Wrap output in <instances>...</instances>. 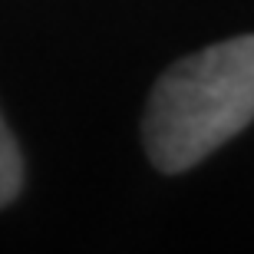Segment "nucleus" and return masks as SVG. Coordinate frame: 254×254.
Masks as SVG:
<instances>
[{
    "label": "nucleus",
    "instance_id": "obj_1",
    "mask_svg": "<svg viewBox=\"0 0 254 254\" xmlns=\"http://www.w3.org/2000/svg\"><path fill=\"white\" fill-rule=\"evenodd\" d=\"M254 119V37H235L165 69L145 109V152L159 172L208 159Z\"/></svg>",
    "mask_w": 254,
    "mask_h": 254
},
{
    "label": "nucleus",
    "instance_id": "obj_2",
    "mask_svg": "<svg viewBox=\"0 0 254 254\" xmlns=\"http://www.w3.org/2000/svg\"><path fill=\"white\" fill-rule=\"evenodd\" d=\"M20 185H23V162H20V149L10 129L0 119V208L10 205L17 198Z\"/></svg>",
    "mask_w": 254,
    "mask_h": 254
}]
</instances>
